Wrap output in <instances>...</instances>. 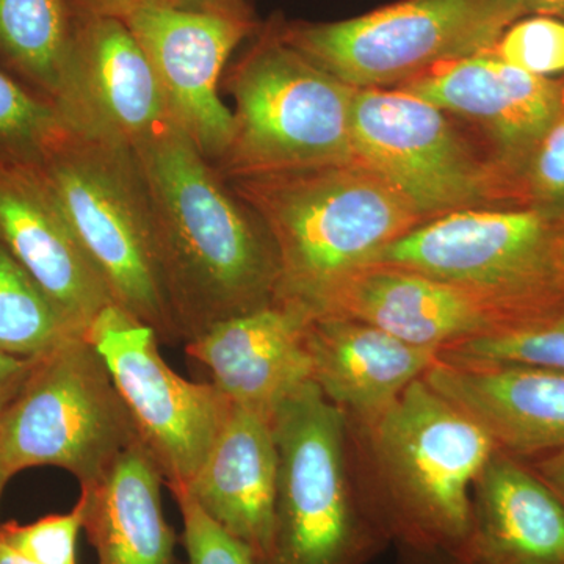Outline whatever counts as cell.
Returning a JSON list of instances; mask_svg holds the SVG:
<instances>
[{
    "mask_svg": "<svg viewBox=\"0 0 564 564\" xmlns=\"http://www.w3.org/2000/svg\"><path fill=\"white\" fill-rule=\"evenodd\" d=\"M150 204L152 256L181 343L273 304L265 226L177 128L132 148Z\"/></svg>",
    "mask_w": 564,
    "mask_h": 564,
    "instance_id": "6da1fadb",
    "label": "cell"
},
{
    "mask_svg": "<svg viewBox=\"0 0 564 564\" xmlns=\"http://www.w3.org/2000/svg\"><path fill=\"white\" fill-rule=\"evenodd\" d=\"M516 206L564 220V90L555 120L516 182Z\"/></svg>",
    "mask_w": 564,
    "mask_h": 564,
    "instance_id": "4316f807",
    "label": "cell"
},
{
    "mask_svg": "<svg viewBox=\"0 0 564 564\" xmlns=\"http://www.w3.org/2000/svg\"><path fill=\"white\" fill-rule=\"evenodd\" d=\"M423 380L480 423L500 451L544 455L564 448V370L437 361Z\"/></svg>",
    "mask_w": 564,
    "mask_h": 564,
    "instance_id": "ffe728a7",
    "label": "cell"
},
{
    "mask_svg": "<svg viewBox=\"0 0 564 564\" xmlns=\"http://www.w3.org/2000/svg\"><path fill=\"white\" fill-rule=\"evenodd\" d=\"M397 90L462 122L503 173L516 204L519 174L562 106L564 77L532 76L492 50L440 66Z\"/></svg>",
    "mask_w": 564,
    "mask_h": 564,
    "instance_id": "5bb4252c",
    "label": "cell"
},
{
    "mask_svg": "<svg viewBox=\"0 0 564 564\" xmlns=\"http://www.w3.org/2000/svg\"><path fill=\"white\" fill-rule=\"evenodd\" d=\"M65 132L51 102L0 69V163L41 165Z\"/></svg>",
    "mask_w": 564,
    "mask_h": 564,
    "instance_id": "484cf974",
    "label": "cell"
},
{
    "mask_svg": "<svg viewBox=\"0 0 564 564\" xmlns=\"http://www.w3.org/2000/svg\"><path fill=\"white\" fill-rule=\"evenodd\" d=\"M82 529L84 507L77 500L69 513L46 516L32 524L0 525V540L39 564H77V538Z\"/></svg>",
    "mask_w": 564,
    "mask_h": 564,
    "instance_id": "f1b7e54d",
    "label": "cell"
},
{
    "mask_svg": "<svg viewBox=\"0 0 564 564\" xmlns=\"http://www.w3.org/2000/svg\"><path fill=\"white\" fill-rule=\"evenodd\" d=\"M76 336L85 334L0 245V352L35 359Z\"/></svg>",
    "mask_w": 564,
    "mask_h": 564,
    "instance_id": "cb8c5ba5",
    "label": "cell"
},
{
    "mask_svg": "<svg viewBox=\"0 0 564 564\" xmlns=\"http://www.w3.org/2000/svg\"><path fill=\"white\" fill-rule=\"evenodd\" d=\"M306 321L278 304L218 323L185 344L232 403L272 422L282 402L313 381Z\"/></svg>",
    "mask_w": 564,
    "mask_h": 564,
    "instance_id": "e0dca14e",
    "label": "cell"
},
{
    "mask_svg": "<svg viewBox=\"0 0 564 564\" xmlns=\"http://www.w3.org/2000/svg\"><path fill=\"white\" fill-rule=\"evenodd\" d=\"M325 315L369 323L403 343L437 355L508 323L499 311L473 293L381 263L364 265L345 278L317 317Z\"/></svg>",
    "mask_w": 564,
    "mask_h": 564,
    "instance_id": "2e32d148",
    "label": "cell"
},
{
    "mask_svg": "<svg viewBox=\"0 0 564 564\" xmlns=\"http://www.w3.org/2000/svg\"><path fill=\"white\" fill-rule=\"evenodd\" d=\"M356 161L369 166L429 221L485 207H516L491 155L462 122L402 90H358Z\"/></svg>",
    "mask_w": 564,
    "mask_h": 564,
    "instance_id": "30bf717a",
    "label": "cell"
},
{
    "mask_svg": "<svg viewBox=\"0 0 564 564\" xmlns=\"http://www.w3.org/2000/svg\"><path fill=\"white\" fill-rule=\"evenodd\" d=\"M272 429L276 503L262 564L369 563L389 538L352 480L347 414L307 381L278 408Z\"/></svg>",
    "mask_w": 564,
    "mask_h": 564,
    "instance_id": "277c9868",
    "label": "cell"
},
{
    "mask_svg": "<svg viewBox=\"0 0 564 564\" xmlns=\"http://www.w3.org/2000/svg\"><path fill=\"white\" fill-rule=\"evenodd\" d=\"M265 226L278 259L273 304L317 317L334 289L425 223L359 161L226 180Z\"/></svg>",
    "mask_w": 564,
    "mask_h": 564,
    "instance_id": "7a4b0ae2",
    "label": "cell"
},
{
    "mask_svg": "<svg viewBox=\"0 0 564 564\" xmlns=\"http://www.w3.org/2000/svg\"><path fill=\"white\" fill-rule=\"evenodd\" d=\"M33 359L14 358L0 352V404L9 402L20 389L25 375L31 370Z\"/></svg>",
    "mask_w": 564,
    "mask_h": 564,
    "instance_id": "1f68e13d",
    "label": "cell"
},
{
    "mask_svg": "<svg viewBox=\"0 0 564 564\" xmlns=\"http://www.w3.org/2000/svg\"><path fill=\"white\" fill-rule=\"evenodd\" d=\"M169 6L193 11H248L243 0H161Z\"/></svg>",
    "mask_w": 564,
    "mask_h": 564,
    "instance_id": "836d02e7",
    "label": "cell"
},
{
    "mask_svg": "<svg viewBox=\"0 0 564 564\" xmlns=\"http://www.w3.org/2000/svg\"><path fill=\"white\" fill-rule=\"evenodd\" d=\"M452 564H564V503L516 455L497 448L473 491Z\"/></svg>",
    "mask_w": 564,
    "mask_h": 564,
    "instance_id": "ac0fdd59",
    "label": "cell"
},
{
    "mask_svg": "<svg viewBox=\"0 0 564 564\" xmlns=\"http://www.w3.org/2000/svg\"><path fill=\"white\" fill-rule=\"evenodd\" d=\"M351 433L370 475L364 492L389 541L454 554L469 530L474 486L499 448L484 426L419 378Z\"/></svg>",
    "mask_w": 564,
    "mask_h": 564,
    "instance_id": "3957f363",
    "label": "cell"
},
{
    "mask_svg": "<svg viewBox=\"0 0 564 564\" xmlns=\"http://www.w3.org/2000/svg\"><path fill=\"white\" fill-rule=\"evenodd\" d=\"M525 14H545L564 21V0H519Z\"/></svg>",
    "mask_w": 564,
    "mask_h": 564,
    "instance_id": "e575fe53",
    "label": "cell"
},
{
    "mask_svg": "<svg viewBox=\"0 0 564 564\" xmlns=\"http://www.w3.org/2000/svg\"><path fill=\"white\" fill-rule=\"evenodd\" d=\"M54 107L66 131L129 148L174 124L151 63L117 18L79 17Z\"/></svg>",
    "mask_w": 564,
    "mask_h": 564,
    "instance_id": "4fadbf2b",
    "label": "cell"
},
{
    "mask_svg": "<svg viewBox=\"0 0 564 564\" xmlns=\"http://www.w3.org/2000/svg\"><path fill=\"white\" fill-rule=\"evenodd\" d=\"M6 404H0V410H2ZM9 481L10 478L7 477L6 470H3L2 464H0V499H2L3 488H6V485L9 484Z\"/></svg>",
    "mask_w": 564,
    "mask_h": 564,
    "instance_id": "f35d334b",
    "label": "cell"
},
{
    "mask_svg": "<svg viewBox=\"0 0 564 564\" xmlns=\"http://www.w3.org/2000/svg\"><path fill=\"white\" fill-rule=\"evenodd\" d=\"M77 17L117 18L124 21L144 0H70Z\"/></svg>",
    "mask_w": 564,
    "mask_h": 564,
    "instance_id": "4dcf8cb0",
    "label": "cell"
},
{
    "mask_svg": "<svg viewBox=\"0 0 564 564\" xmlns=\"http://www.w3.org/2000/svg\"><path fill=\"white\" fill-rule=\"evenodd\" d=\"M532 469L564 503V448L541 455Z\"/></svg>",
    "mask_w": 564,
    "mask_h": 564,
    "instance_id": "d6a6232c",
    "label": "cell"
},
{
    "mask_svg": "<svg viewBox=\"0 0 564 564\" xmlns=\"http://www.w3.org/2000/svg\"><path fill=\"white\" fill-rule=\"evenodd\" d=\"M85 337L102 356L163 481L169 488L191 484L232 403L214 384L174 372L159 351L158 333L118 304L104 307Z\"/></svg>",
    "mask_w": 564,
    "mask_h": 564,
    "instance_id": "8fae6325",
    "label": "cell"
},
{
    "mask_svg": "<svg viewBox=\"0 0 564 564\" xmlns=\"http://www.w3.org/2000/svg\"><path fill=\"white\" fill-rule=\"evenodd\" d=\"M508 65L555 79L564 73V21L545 14H527L514 21L494 47Z\"/></svg>",
    "mask_w": 564,
    "mask_h": 564,
    "instance_id": "83f0119b",
    "label": "cell"
},
{
    "mask_svg": "<svg viewBox=\"0 0 564 564\" xmlns=\"http://www.w3.org/2000/svg\"><path fill=\"white\" fill-rule=\"evenodd\" d=\"M111 300L181 343L152 256L150 204L132 148L66 131L40 165Z\"/></svg>",
    "mask_w": 564,
    "mask_h": 564,
    "instance_id": "8992f818",
    "label": "cell"
},
{
    "mask_svg": "<svg viewBox=\"0 0 564 564\" xmlns=\"http://www.w3.org/2000/svg\"><path fill=\"white\" fill-rule=\"evenodd\" d=\"M313 381L352 426H366L440 361L369 323L340 315L311 318L304 328Z\"/></svg>",
    "mask_w": 564,
    "mask_h": 564,
    "instance_id": "d6986e66",
    "label": "cell"
},
{
    "mask_svg": "<svg viewBox=\"0 0 564 564\" xmlns=\"http://www.w3.org/2000/svg\"><path fill=\"white\" fill-rule=\"evenodd\" d=\"M527 17L519 0H402L351 20L295 24L282 40L358 90H392L492 51Z\"/></svg>",
    "mask_w": 564,
    "mask_h": 564,
    "instance_id": "ba28073f",
    "label": "cell"
},
{
    "mask_svg": "<svg viewBox=\"0 0 564 564\" xmlns=\"http://www.w3.org/2000/svg\"><path fill=\"white\" fill-rule=\"evenodd\" d=\"M400 564H452L447 555L400 547Z\"/></svg>",
    "mask_w": 564,
    "mask_h": 564,
    "instance_id": "d590c367",
    "label": "cell"
},
{
    "mask_svg": "<svg viewBox=\"0 0 564 564\" xmlns=\"http://www.w3.org/2000/svg\"><path fill=\"white\" fill-rule=\"evenodd\" d=\"M278 451L272 422L232 406L188 494L215 524L262 564L272 545Z\"/></svg>",
    "mask_w": 564,
    "mask_h": 564,
    "instance_id": "44dd1931",
    "label": "cell"
},
{
    "mask_svg": "<svg viewBox=\"0 0 564 564\" xmlns=\"http://www.w3.org/2000/svg\"><path fill=\"white\" fill-rule=\"evenodd\" d=\"M440 361L564 370V302L444 348Z\"/></svg>",
    "mask_w": 564,
    "mask_h": 564,
    "instance_id": "d4e9b609",
    "label": "cell"
},
{
    "mask_svg": "<svg viewBox=\"0 0 564 564\" xmlns=\"http://www.w3.org/2000/svg\"><path fill=\"white\" fill-rule=\"evenodd\" d=\"M232 139L215 169L225 180L356 161L352 109L358 88L265 33L226 70Z\"/></svg>",
    "mask_w": 564,
    "mask_h": 564,
    "instance_id": "5b68a950",
    "label": "cell"
},
{
    "mask_svg": "<svg viewBox=\"0 0 564 564\" xmlns=\"http://www.w3.org/2000/svg\"><path fill=\"white\" fill-rule=\"evenodd\" d=\"M182 519V545L188 564H258L242 543L204 513L184 486H172Z\"/></svg>",
    "mask_w": 564,
    "mask_h": 564,
    "instance_id": "f546056e",
    "label": "cell"
},
{
    "mask_svg": "<svg viewBox=\"0 0 564 564\" xmlns=\"http://www.w3.org/2000/svg\"><path fill=\"white\" fill-rule=\"evenodd\" d=\"M560 225L530 207L454 212L411 229L367 265L399 267L447 282L510 323L564 302L555 259Z\"/></svg>",
    "mask_w": 564,
    "mask_h": 564,
    "instance_id": "9c48e42d",
    "label": "cell"
},
{
    "mask_svg": "<svg viewBox=\"0 0 564 564\" xmlns=\"http://www.w3.org/2000/svg\"><path fill=\"white\" fill-rule=\"evenodd\" d=\"M139 440L102 356L85 336L33 359L0 410V464L11 478L31 467L99 480Z\"/></svg>",
    "mask_w": 564,
    "mask_h": 564,
    "instance_id": "52a82bcc",
    "label": "cell"
},
{
    "mask_svg": "<svg viewBox=\"0 0 564 564\" xmlns=\"http://www.w3.org/2000/svg\"><path fill=\"white\" fill-rule=\"evenodd\" d=\"M0 245L77 332L113 303L40 165L0 163Z\"/></svg>",
    "mask_w": 564,
    "mask_h": 564,
    "instance_id": "9a60e30c",
    "label": "cell"
},
{
    "mask_svg": "<svg viewBox=\"0 0 564 564\" xmlns=\"http://www.w3.org/2000/svg\"><path fill=\"white\" fill-rule=\"evenodd\" d=\"M555 259L556 269H558L560 280H562L564 289V220L560 225L558 234H556Z\"/></svg>",
    "mask_w": 564,
    "mask_h": 564,
    "instance_id": "74e56055",
    "label": "cell"
},
{
    "mask_svg": "<svg viewBox=\"0 0 564 564\" xmlns=\"http://www.w3.org/2000/svg\"><path fill=\"white\" fill-rule=\"evenodd\" d=\"M77 20L70 0H0V69L54 106Z\"/></svg>",
    "mask_w": 564,
    "mask_h": 564,
    "instance_id": "603a6c76",
    "label": "cell"
},
{
    "mask_svg": "<svg viewBox=\"0 0 564 564\" xmlns=\"http://www.w3.org/2000/svg\"><path fill=\"white\" fill-rule=\"evenodd\" d=\"M158 77L172 120L204 158L221 161L232 111L221 101L226 63L252 31L250 11H193L144 0L124 20Z\"/></svg>",
    "mask_w": 564,
    "mask_h": 564,
    "instance_id": "7c38bea8",
    "label": "cell"
},
{
    "mask_svg": "<svg viewBox=\"0 0 564 564\" xmlns=\"http://www.w3.org/2000/svg\"><path fill=\"white\" fill-rule=\"evenodd\" d=\"M163 477L137 441L99 480L80 486L84 529L98 564H181L162 508Z\"/></svg>",
    "mask_w": 564,
    "mask_h": 564,
    "instance_id": "7402d4cb",
    "label": "cell"
},
{
    "mask_svg": "<svg viewBox=\"0 0 564 564\" xmlns=\"http://www.w3.org/2000/svg\"><path fill=\"white\" fill-rule=\"evenodd\" d=\"M0 564H39L32 560L25 558L24 555L18 554L14 549L0 540Z\"/></svg>",
    "mask_w": 564,
    "mask_h": 564,
    "instance_id": "8d00e7d4",
    "label": "cell"
}]
</instances>
